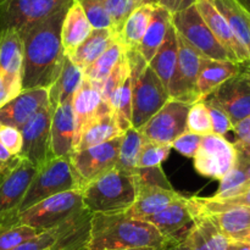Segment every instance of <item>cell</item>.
Masks as SVG:
<instances>
[{
	"mask_svg": "<svg viewBox=\"0 0 250 250\" xmlns=\"http://www.w3.org/2000/svg\"><path fill=\"white\" fill-rule=\"evenodd\" d=\"M70 4L21 33L23 42L22 90L50 88L58 80L65 59L61 26Z\"/></svg>",
	"mask_w": 250,
	"mask_h": 250,
	"instance_id": "6da1fadb",
	"label": "cell"
},
{
	"mask_svg": "<svg viewBox=\"0 0 250 250\" xmlns=\"http://www.w3.org/2000/svg\"><path fill=\"white\" fill-rule=\"evenodd\" d=\"M178 239L167 238L149 222L129 217L125 212L94 214L87 250H165Z\"/></svg>",
	"mask_w": 250,
	"mask_h": 250,
	"instance_id": "7a4b0ae2",
	"label": "cell"
},
{
	"mask_svg": "<svg viewBox=\"0 0 250 250\" xmlns=\"http://www.w3.org/2000/svg\"><path fill=\"white\" fill-rule=\"evenodd\" d=\"M132 81V127H143L170 100L167 89L137 50H126Z\"/></svg>",
	"mask_w": 250,
	"mask_h": 250,
	"instance_id": "3957f363",
	"label": "cell"
},
{
	"mask_svg": "<svg viewBox=\"0 0 250 250\" xmlns=\"http://www.w3.org/2000/svg\"><path fill=\"white\" fill-rule=\"evenodd\" d=\"M83 207L90 214H119L132 207L138 193L133 173L109 171L81 189Z\"/></svg>",
	"mask_w": 250,
	"mask_h": 250,
	"instance_id": "277c9868",
	"label": "cell"
},
{
	"mask_svg": "<svg viewBox=\"0 0 250 250\" xmlns=\"http://www.w3.org/2000/svg\"><path fill=\"white\" fill-rule=\"evenodd\" d=\"M78 189L67 158H53L38 168L20 205V212L59 193ZM19 212V214H20Z\"/></svg>",
	"mask_w": 250,
	"mask_h": 250,
	"instance_id": "5b68a950",
	"label": "cell"
},
{
	"mask_svg": "<svg viewBox=\"0 0 250 250\" xmlns=\"http://www.w3.org/2000/svg\"><path fill=\"white\" fill-rule=\"evenodd\" d=\"M82 192L72 189L59 193L23 210L17 215V225H24L41 232L49 231L82 209Z\"/></svg>",
	"mask_w": 250,
	"mask_h": 250,
	"instance_id": "8992f818",
	"label": "cell"
},
{
	"mask_svg": "<svg viewBox=\"0 0 250 250\" xmlns=\"http://www.w3.org/2000/svg\"><path fill=\"white\" fill-rule=\"evenodd\" d=\"M37 168L24 159L0 176V231L19 226L17 215Z\"/></svg>",
	"mask_w": 250,
	"mask_h": 250,
	"instance_id": "52a82bcc",
	"label": "cell"
},
{
	"mask_svg": "<svg viewBox=\"0 0 250 250\" xmlns=\"http://www.w3.org/2000/svg\"><path fill=\"white\" fill-rule=\"evenodd\" d=\"M121 139L122 136L92 148L72 151L68 160L78 189L116 167Z\"/></svg>",
	"mask_w": 250,
	"mask_h": 250,
	"instance_id": "ba28073f",
	"label": "cell"
},
{
	"mask_svg": "<svg viewBox=\"0 0 250 250\" xmlns=\"http://www.w3.org/2000/svg\"><path fill=\"white\" fill-rule=\"evenodd\" d=\"M171 22L176 32L183 37L202 56L215 60L231 61L229 54L217 42L204 20L202 19L195 5L173 14L171 16Z\"/></svg>",
	"mask_w": 250,
	"mask_h": 250,
	"instance_id": "9c48e42d",
	"label": "cell"
},
{
	"mask_svg": "<svg viewBox=\"0 0 250 250\" xmlns=\"http://www.w3.org/2000/svg\"><path fill=\"white\" fill-rule=\"evenodd\" d=\"M72 0H0V29L23 33Z\"/></svg>",
	"mask_w": 250,
	"mask_h": 250,
	"instance_id": "30bf717a",
	"label": "cell"
},
{
	"mask_svg": "<svg viewBox=\"0 0 250 250\" xmlns=\"http://www.w3.org/2000/svg\"><path fill=\"white\" fill-rule=\"evenodd\" d=\"M194 168L203 177L221 181L233 168L237 150L233 143L215 133L203 136L194 158Z\"/></svg>",
	"mask_w": 250,
	"mask_h": 250,
	"instance_id": "8fae6325",
	"label": "cell"
},
{
	"mask_svg": "<svg viewBox=\"0 0 250 250\" xmlns=\"http://www.w3.org/2000/svg\"><path fill=\"white\" fill-rule=\"evenodd\" d=\"M177 41V63L168 87V95L170 99L192 105L199 102L197 82L202 55L178 33Z\"/></svg>",
	"mask_w": 250,
	"mask_h": 250,
	"instance_id": "7c38bea8",
	"label": "cell"
},
{
	"mask_svg": "<svg viewBox=\"0 0 250 250\" xmlns=\"http://www.w3.org/2000/svg\"><path fill=\"white\" fill-rule=\"evenodd\" d=\"M189 104L170 99L139 132L146 141L171 146L181 134L187 132Z\"/></svg>",
	"mask_w": 250,
	"mask_h": 250,
	"instance_id": "4fadbf2b",
	"label": "cell"
},
{
	"mask_svg": "<svg viewBox=\"0 0 250 250\" xmlns=\"http://www.w3.org/2000/svg\"><path fill=\"white\" fill-rule=\"evenodd\" d=\"M53 110L46 106L27 122L21 129L22 150L20 158L38 170L53 159L50 146V124Z\"/></svg>",
	"mask_w": 250,
	"mask_h": 250,
	"instance_id": "5bb4252c",
	"label": "cell"
},
{
	"mask_svg": "<svg viewBox=\"0 0 250 250\" xmlns=\"http://www.w3.org/2000/svg\"><path fill=\"white\" fill-rule=\"evenodd\" d=\"M194 5L215 38L229 54L232 62L238 65H249L250 54L237 41L229 22L219 11L215 2L212 0H195Z\"/></svg>",
	"mask_w": 250,
	"mask_h": 250,
	"instance_id": "9a60e30c",
	"label": "cell"
},
{
	"mask_svg": "<svg viewBox=\"0 0 250 250\" xmlns=\"http://www.w3.org/2000/svg\"><path fill=\"white\" fill-rule=\"evenodd\" d=\"M46 106H49V88L24 89L0 109V124L21 131L27 122Z\"/></svg>",
	"mask_w": 250,
	"mask_h": 250,
	"instance_id": "2e32d148",
	"label": "cell"
},
{
	"mask_svg": "<svg viewBox=\"0 0 250 250\" xmlns=\"http://www.w3.org/2000/svg\"><path fill=\"white\" fill-rule=\"evenodd\" d=\"M208 98L226 112L233 126L250 116V85L241 72L226 81Z\"/></svg>",
	"mask_w": 250,
	"mask_h": 250,
	"instance_id": "e0dca14e",
	"label": "cell"
},
{
	"mask_svg": "<svg viewBox=\"0 0 250 250\" xmlns=\"http://www.w3.org/2000/svg\"><path fill=\"white\" fill-rule=\"evenodd\" d=\"M93 214L84 207L51 229L54 243L50 250H87Z\"/></svg>",
	"mask_w": 250,
	"mask_h": 250,
	"instance_id": "ac0fdd59",
	"label": "cell"
},
{
	"mask_svg": "<svg viewBox=\"0 0 250 250\" xmlns=\"http://www.w3.org/2000/svg\"><path fill=\"white\" fill-rule=\"evenodd\" d=\"M71 104H72L73 121H75V139H73V149H75L88 125L94 121L98 116L110 111L111 109L103 102L99 90L93 87L85 78H83L82 85L73 95Z\"/></svg>",
	"mask_w": 250,
	"mask_h": 250,
	"instance_id": "d6986e66",
	"label": "cell"
},
{
	"mask_svg": "<svg viewBox=\"0 0 250 250\" xmlns=\"http://www.w3.org/2000/svg\"><path fill=\"white\" fill-rule=\"evenodd\" d=\"M22 68L23 42L21 34L14 28L0 29V72L17 94L22 92Z\"/></svg>",
	"mask_w": 250,
	"mask_h": 250,
	"instance_id": "ffe728a7",
	"label": "cell"
},
{
	"mask_svg": "<svg viewBox=\"0 0 250 250\" xmlns=\"http://www.w3.org/2000/svg\"><path fill=\"white\" fill-rule=\"evenodd\" d=\"M72 100L62 103L53 110L50 124V146L53 158H70L73 151L75 121Z\"/></svg>",
	"mask_w": 250,
	"mask_h": 250,
	"instance_id": "44dd1931",
	"label": "cell"
},
{
	"mask_svg": "<svg viewBox=\"0 0 250 250\" xmlns=\"http://www.w3.org/2000/svg\"><path fill=\"white\" fill-rule=\"evenodd\" d=\"M183 195L175 189H165L160 187L150 186H138V193L134 203L125 214L133 219L142 220L144 217L153 216L158 212L175 203Z\"/></svg>",
	"mask_w": 250,
	"mask_h": 250,
	"instance_id": "7402d4cb",
	"label": "cell"
},
{
	"mask_svg": "<svg viewBox=\"0 0 250 250\" xmlns=\"http://www.w3.org/2000/svg\"><path fill=\"white\" fill-rule=\"evenodd\" d=\"M241 72V65L232 61L215 60L202 56L198 73L197 90L200 100L211 95L217 88L229 78Z\"/></svg>",
	"mask_w": 250,
	"mask_h": 250,
	"instance_id": "603a6c76",
	"label": "cell"
},
{
	"mask_svg": "<svg viewBox=\"0 0 250 250\" xmlns=\"http://www.w3.org/2000/svg\"><path fill=\"white\" fill-rule=\"evenodd\" d=\"M142 220L153 225L163 236L171 239L181 238L177 236L178 232L182 231L187 226L190 227L194 221L189 205H188V200L185 197L176 200L163 211L153 216L144 217Z\"/></svg>",
	"mask_w": 250,
	"mask_h": 250,
	"instance_id": "cb8c5ba5",
	"label": "cell"
},
{
	"mask_svg": "<svg viewBox=\"0 0 250 250\" xmlns=\"http://www.w3.org/2000/svg\"><path fill=\"white\" fill-rule=\"evenodd\" d=\"M93 28L77 0H72L61 26V44L65 56H71L88 38Z\"/></svg>",
	"mask_w": 250,
	"mask_h": 250,
	"instance_id": "d4e9b609",
	"label": "cell"
},
{
	"mask_svg": "<svg viewBox=\"0 0 250 250\" xmlns=\"http://www.w3.org/2000/svg\"><path fill=\"white\" fill-rule=\"evenodd\" d=\"M207 216L229 242H243L250 232V208H229Z\"/></svg>",
	"mask_w": 250,
	"mask_h": 250,
	"instance_id": "484cf974",
	"label": "cell"
},
{
	"mask_svg": "<svg viewBox=\"0 0 250 250\" xmlns=\"http://www.w3.org/2000/svg\"><path fill=\"white\" fill-rule=\"evenodd\" d=\"M189 250H227L229 241L207 216H195L185 236Z\"/></svg>",
	"mask_w": 250,
	"mask_h": 250,
	"instance_id": "4316f807",
	"label": "cell"
},
{
	"mask_svg": "<svg viewBox=\"0 0 250 250\" xmlns=\"http://www.w3.org/2000/svg\"><path fill=\"white\" fill-rule=\"evenodd\" d=\"M83 71L76 66L70 58L63 59L61 72L58 80L49 88V106L56 109L60 104L71 102L83 82Z\"/></svg>",
	"mask_w": 250,
	"mask_h": 250,
	"instance_id": "83f0119b",
	"label": "cell"
},
{
	"mask_svg": "<svg viewBox=\"0 0 250 250\" xmlns=\"http://www.w3.org/2000/svg\"><path fill=\"white\" fill-rule=\"evenodd\" d=\"M178 55V41L177 32L171 22L168 27L167 34L165 37L163 45L159 48L154 58L149 61V66L151 70L156 73L159 80L164 84V87L167 89L170 87V83L172 81L173 73L176 70V63H177Z\"/></svg>",
	"mask_w": 250,
	"mask_h": 250,
	"instance_id": "f1b7e54d",
	"label": "cell"
},
{
	"mask_svg": "<svg viewBox=\"0 0 250 250\" xmlns=\"http://www.w3.org/2000/svg\"><path fill=\"white\" fill-rule=\"evenodd\" d=\"M156 6L158 5L153 4V2L143 4L129 15L121 32L115 38L124 46L125 50H136L148 29Z\"/></svg>",
	"mask_w": 250,
	"mask_h": 250,
	"instance_id": "f546056e",
	"label": "cell"
},
{
	"mask_svg": "<svg viewBox=\"0 0 250 250\" xmlns=\"http://www.w3.org/2000/svg\"><path fill=\"white\" fill-rule=\"evenodd\" d=\"M122 134H124V132L121 131L119 124H117L116 116L110 110V111H106L98 116L94 121L88 125L73 151L83 150V149L106 143V142L112 141L117 137H121Z\"/></svg>",
	"mask_w": 250,
	"mask_h": 250,
	"instance_id": "4dcf8cb0",
	"label": "cell"
},
{
	"mask_svg": "<svg viewBox=\"0 0 250 250\" xmlns=\"http://www.w3.org/2000/svg\"><path fill=\"white\" fill-rule=\"evenodd\" d=\"M171 16L172 15L167 10H165L164 7L156 6L148 29H146L143 39H142L141 43L136 49L146 59L148 63L154 58L156 51L159 50V48L163 45L164 41H165L168 27L171 24Z\"/></svg>",
	"mask_w": 250,
	"mask_h": 250,
	"instance_id": "1f68e13d",
	"label": "cell"
},
{
	"mask_svg": "<svg viewBox=\"0 0 250 250\" xmlns=\"http://www.w3.org/2000/svg\"><path fill=\"white\" fill-rule=\"evenodd\" d=\"M115 41V36L110 29H93L88 38L76 49L70 60L84 71L89 67Z\"/></svg>",
	"mask_w": 250,
	"mask_h": 250,
	"instance_id": "d6a6232c",
	"label": "cell"
},
{
	"mask_svg": "<svg viewBox=\"0 0 250 250\" xmlns=\"http://www.w3.org/2000/svg\"><path fill=\"white\" fill-rule=\"evenodd\" d=\"M125 51L126 50H125L124 46L115 39L111 45L89 67L83 71V76H84L85 80L100 92L105 80L110 75V72L114 70L120 59L124 56Z\"/></svg>",
	"mask_w": 250,
	"mask_h": 250,
	"instance_id": "836d02e7",
	"label": "cell"
},
{
	"mask_svg": "<svg viewBox=\"0 0 250 250\" xmlns=\"http://www.w3.org/2000/svg\"><path fill=\"white\" fill-rule=\"evenodd\" d=\"M229 22L237 41L250 54V27L247 12L236 0H212Z\"/></svg>",
	"mask_w": 250,
	"mask_h": 250,
	"instance_id": "e575fe53",
	"label": "cell"
},
{
	"mask_svg": "<svg viewBox=\"0 0 250 250\" xmlns=\"http://www.w3.org/2000/svg\"><path fill=\"white\" fill-rule=\"evenodd\" d=\"M144 142H146V139L142 136L139 129L133 128V127L127 129L122 134L119 159H117L115 168L125 171V172L133 173L137 168V163H138L139 154H141Z\"/></svg>",
	"mask_w": 250,
	"mask_h": 250,
	"instance_id": "d590c367",
	"label": "cell"
},
{
	"mask_svg": "<svg viewBox=\"0 0 250 250\" xmlns=\"http://www.w3.org/2000/svg\"><path fill=\"white\" fill-rule=\"evenodd\" d=\"M102 1L111 20L112 33L115 38L119 36L129 15L137 7L144 4L143 0H102Z\"/></svg>",
	"mask_w": 250,
	"mask_h": 250,
	"instance_id": "8d00e7d4",
	"label": "cell"
},
{
	"mask_svg": "<svg viewBox=\"0 0 250 250\" xmlns=\"http://www.w3.org/2000/svg\"><path fill=\"white\" fill-rule=\"evenodd\" d=\"M187 131L199 136L212 133L211 119L209 110L203 100L190 105L187 116Z\"/></svg>",
	"mask_w": 250,
	"mask_h": 250,
	"instance_id": "74e56055",
	"label": "cell"
},
{
	"mask_svg": "<svg viewBox=\"0 0 250 250\" xmlns=\"http://www.w3.org/2000/svg\"><path fill=\"white\" fill-rule=\"evenodd\" d=\"M128 75L129 67L128 62H127L126 51H125L124 56L120 59V61L116 63L114 70H112L111 72H110V75L107 76L104 84H103L102 89H100V95H102L103 102H104L107 106H109L111 98L114 97V94L117 92V89L121 87V84L124 83V81L126 80V77Z\"/></svg>",
	"mask_w": 250,
	"mask_h": 250,
	"instance_id": "f35d334b",
	"label": "cell"
},
{
	"mask_svg": "<svg viewBox=\"0 0 250 250\" xmlns=\"http://www.w3.org/2000/svg\"><path fill=\"white\" fill-rule=\"evenodd\" d=\"M171 146L166 144L154 143V142L146 141L142 146L141 154H139L137 168L155 167L161 166V164L168 158L171 151Z\"/></svg>",
	"mask_w": 250,
	"mask_h": 250,
	"instance_id": "ab89813d",
	"label": "cell"
},
{
	"mask_svg": "<svg viewBox=\"0 0 250 250\" xmlns=\"http://www.w3.org/2000/svg\"><path fill=\"white\" fill-rule=\"evenodd\" d=\"M93 29H110L112 23L102 0H77Z\"/></svg>",
	"mask_w": 250,
	"mask_h": 250,
	"instance_id": "60d3db41",
	"label": "cell"
},
{
	"mask_svg": "<svg viewBox=\"0 0 250 250\" xmlns=\"http://www.w3.org/2000/svg\"><path fill=\"white\" fill-rule=\"evenodd\" d=\"M41 233L42 232L38 229L24 226V225H19V226L0 231V250H12Z\"/></svg>",
	"mask_w": 250,
	"mask_h": 250,
	"instance_id": "b9f144b4",
	"label": "cell"
},
{
	"mask_svg": "<svg viewBox=\"0 0 250 250\" xmlns=\"http://www.w3.org/2000/svg\"><path fill=\"white\" fill-rule=\"evenodd\" d=\"M138 186H150V187H160L165 189H173L171 183L168 182L165 172L161 166L146 168H136L133 172Z\"/></svg>",
	"mask_w": 250,
	"mask_h": 250,
	"instance_id": "7bdbcfd3",
	"label": "cell"
},
{
	"mask_svg": "<svg viewBox=\"0 0 250 250\" xmlns=\"http://www.w3.org/2000/svg\"><path fill=\"white\" fill-rule=\"evenodd\" d=\"M203 102L209 110L212 125V133L225 137L229 132L233 131V125H232L229 117L216 103L212 102L210 98H205V99H203Z\"/></svg>",
	"mask_w": 250,
	"mask_h": 250,
	"instance_id": "ee69618b",
	"label": "cell"
},
{
	"mask_svg": "<svg viewBox=\"0 0 250 250\" xmlns=\"http://www.w3.org/2000/svg\"><path fill=\"white\" fill-rule=\"evenodd\" d=\"M0 144L11 155L19 156L22 150L21 131L15 128V127L0 124Z\"/></svg>",
	"mask_w": 250,
	"mask_h": 250,
	"instance_id": "f6af8a7d",
	"label": "cell"
},
{
	"mask_svg": "<svg viewBox=\"0 0 250 250\" xmlns=\"http://www.w3.org/2000/svg\"><path fill=\"white\" fill-rule=\"evenodd\" d=\"M202 138L203 136L187 131L183 134H181L176 141H173V143L171 144V148L176 149L178 153L182 154L186 158L193 159L195 154H197Z\"/></svg>",
	"mask_w": 250,
	"mask_h": 250,
	"instance_id": "bcb514c9",
	"label": "cell"
},
{
	"mask_svg": "<svg viewBox=\"0 0 250 250\" xmlns=\"http://www.w3.org/2000/svg\"><path fill=\"white\" fill-rule=\"evenodd\" d=\"M54 243V234L51 229L45 232H42L34 238L29 239V241L24 242L21 246L16 247L12 250H44L48 249L53 246Z\"/></svg>",
	"mask_w": 250,
	"mask_h": 250,
	"instance_id": "7dc6e473",
	"label": "cell"
},
{
	"mask_svg": "<svg viewBox=\"0 0 250 250\" xmlns=\"http://www.w3.org/2000/svg\"><path fill=\"white\" fill-rule=\"evenodd\" d=\"M236 141L233 144L250 148V116L241 120L233 126Z\"/></svg>",
	"mask_w": 250,
	"mask_h": 250,
	"instance_id": "c3c4849f",
	"label": "cell"
},
{
	"mask_svg": "<svg viewBox=\"0 0 250 250\" xmlns=\"http://www.w3.org/2000/svg\"><path fill=\"white\" fill-rule=\"evenodd\" d=\"M151 2L158 5V6L164 7L171 15H173L194 5L195 0H151Z\"/></svg>",
	"mask_w": 250,
	"mask_h": 250,
	"instance_id": "681fc988",
	"label": "cell"
},
{
	"mask_svg": "<svg viewBox=\"0 0 250 250\" xmlns=\"http://www.w3.org/2000/svg\"><path fill=\"white\" fill-rule=\"evenodd\" d=\"M16 95L19 94L12 89V87L10 85V83L7 82L6 78H5L4 75L0 72V109H1L7 102H10L12 98L16 97Z\"/></svg>",
	"mask_w": 250,
	"mask_h": 250,
	"instance_id": "f907efd6",
	"label": "cell"
},
{
	"mask_svg": "<svg viewBox=\"0 0 250 250\" xmlns=\"http://www.w3.org/2000/svg\"><path fill=\"white\" fill-rule=\"evenodd\" d=\"M20 160V156H14L0 144V176L6 172L9 168L16 165Z\"/></svg>",
	"mask_w": 250,
	"mask_h": 250,
	"instance_id": "816d5d0a",
	"label": "cell"
},
{
	"mask_svg": "<svg viewBox=\"0 0 250 250\" xmlns=\"http://www.w3.org/2000/svg\"><path fill=\"white\" fill-rule=\"evenodd\" d=\"M165 250H189V247H188V244L186 243L185 237H181L177 242L171 244V246L168 247V248H166Z\"/></svg>",
	"mask_w": 250,
	"mask_h": 250,
	"instance_id": "f5cc1de1",
	"label": "cell"
},
{
	"mask_svg": "<svg viewBox=\"0 0 250 250\" xmlns=\"http://www.w3.org/2000/svg\"><path fill=\"white\" fill-rule=\"evenodd\" d=\"M227 250H250V244L246 242H229Z\"/></svg>",
	"mask_w": 250,
	"mask_h": 250,
	"instance_id": "db71d44e",
	"label": "cell"
},
{
	"mask_svg": "<svg viewBox=\"0 0 250 250\" xmlns=\"http://www.w3.org/2000/svg\"><path fill=\"white\" fill-rule=\"evenodd\" d=\"M241 73L244 76V78L248 81L250 85V63L249 65H241Z\"/></svg>",
	"mask_w": 250,
	"mask_h": 250,
	"instance_id": "11a10c76",
	"label": "cell"
},
{
	"mask_svg": "<svg viewBox=\"0 0 250 250\" xmlns=\"http://www.w3.org/2000/svg\"><path fill=\"white\" fill-rule=\"evenodd\" d=\"M236 1L241 5L244 11L250 15V0H236Z\"/></svg>",
	"mask_w": 250,
	"mask_h": 250,
	"instance_id": "9f6ffc18",
	"label": "cell"
},
{
	"mask_svg": "<svg viewBox=\"0 0 250 250\" xmlns=\"http://www.w3.org/2000/svg\"><path fill=\"white\" fill-rule=\"evenodd\" d=\"M243 242H246V243H248V244H250V232L248 233V236L246 237V239H244Z\"/></svg>",
	"mask_w": 250,
	"mask_h": 250,
	"instance_id": "6f0895ef",
	"label": "cell"
},
{
	"mask_svg": "<svg viewBox=\"0 0 250 250\" xmlns=\"http://www.w3.org/2000/svg\"><path fill=\"white\" fill-rule=\"evenodd\" d=\"M127 250H156V249H153V248H146V249H127Z\"/></svg>",
	"mask_w": 250,
	"mask_h": 250,
	"instance_id": "680465c9",
	"label": "cell"
},
{
	"mask_svg": "<svg viewBox=\"0 0 250 250\" xmlns=\"http://www.w3.org/2000/svg\"><path fill=\"white\" fill-rule=\"evenodd\" d=\"M144 4H148V2H151V0H143Z\"/></svg>",
	"mask_w": 250,
	"mask_h": 250,
	"instance_id": "91938a15",
	"label": "cell"
},
{
	"mask_svg": "<svg viewBox=\"0 0 250 250\" xmlns=\"http://www.w3.org/2000/svg\"><path fill=\"white\" fill-rule=\"evenodd\" d=\"M247 16H248V22H249V27H250V15L247 12Z\"/></svg>",
	"mask_w": 250,
	"mask_h": 250,
	"instance_id": "94428289",
	"label": "cell"
},
{
	"mask_svg": "<svg viewBox=\"0 0 250 250\" xmlns=\"http://www.w3.org/2000/svg\"><path fill=\"white\" fill-rule=\"evenodd\" d=\"M44 250H50V249H49V248H48V249H44Z\"/></svg>",
	"mask_w": 250,
	"mask_h": 250,
	"instance_id": "6125c7cd",
	"label": "cell"
}]
</instances>
